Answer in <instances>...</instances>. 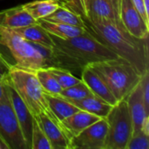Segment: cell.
<instances>
[{
  "instance_id": "cell-4",
  "label": "cell",
  "mask_w": 149,
  "mask_h": 149,
  "mask_svg": "<svg viewBox=\"0 0 149 149\" xmlns=\"http://www.w3.org/2000/svg\"><path fill=\"white\" fill-rule=\"evenodd\" d=\"M9 83L26 105L33 117L45 113L56 120L49 108L45 92L42 88L35 71L24 70L12 65L9 71Z\"/></svg>"
},
{
  "instance_id": "cell-6",
  "label": "cell",
  "mask_w": 149,
  "mask_h": 149,
  "mask_svg": "<svg viewBox=\"0 0 149 149\" xmlns=\"http://www.w3.org/2000/svg\"><path fill=\"white\" fill-rule=\"evenodd\" d=\"M105 119L108 124V131L104 149H126L134 132L127 100H119Z\"/></svg>"
},
{
  "instance_id": "cell-30",
  "label": "cell",
  "mask_w": 149,
  "mask_h": 149,
  "mask_svg": "<svg viewBox=\"0 0 149 149\" xmlns=\"http://www.w3.org/2000/svg\"><path fill=\"white\" fill-rule=\"evenodd\" d=\"M134 7L137 9V10L139 11V13L141 14V16L142 17V18L144 19V21L147 23V24L149 25V15L143 0H132Z\"/></svg>"
},
{
  "instance_id": "cell-28",
  "label": "cell",
  "mask_w": 149,
  "mask_h": 149,
  "mask_svg": "<svg viewBox=\"0 0 149 149\" xmlns=\"http://www.w3.org/2000/svg\"><path fill=\"white\" fill-rule=\"evenodd\" d=\"M142 99L147 113L149 114V71L145 72L141 77Z\"/></svg>"
},
{
  "instance_id": "cell-18",
  "label": "cell",
  "mask_w": 149,
  "mask_h": 149,
  "mask_svg": "<svg viewBox=\"0 0 149 149\" xmlns=\"http://www.w3.org/2000/svg\"><path fill=\"white\" fill-rule=\"evenodd\" d=\"M37 23L43 27L50 35L61 39H69L82 34L85 31L83 27L68 25L61 23L52 22L45 18L37 20Z\"/></svg>"
},
{
  "instance_id": "cell-32",
  "label": "cell",
  "mask_w": 149,
  "mask_h": 149,
  "mask_svg": "<svg viewBox=\"0 0 149 149\" xmlns=\"http://www.w3.org/2000/svg\"><path fill=\"white\" fill-rule=\"evenodd\" d=\"M64 3H65L66 4H68L71 8H72L75 11H77L79 14L84 13L80 0H60ZM85 14V13H84Z\"/></svg>"
},
{
  "instance_id": "cell-34",
  "label": "cell",
  "mask_w": 149,
  "mask_h": 149,
  "mask_svg": "<svg viewBox=\"0 0 149 149\" xmlns=\"http://www.w3.org/2000/svg\"><path fill=\"white\" fill-rule=\"evenodd\" d=\"M141 131L149 136V116L146 117V119L144 120L142 126H141Z\"/></svg>"
},
{
  "instance_id": "cell-13",
  "label": "cell",
  "mask_w": 149,
  "mask_h": 149,
  "mask_svg": "<svg viewBox=\"0 0 149 149\" xmlns=\"http://www.w3.org/2000/svg\"><path fill=\"white\" fill-rule=\"evenodd\" d=\"M85 15L89 19L110 22L125 29L120 17L116 14L108 0H89Z\"/></svg>"
},
{
  "instance_id": "cell-22",
  "label": "cell",
  "mask_w": 149,
  "mask_h": 149,
  "mask_svg": "<svg viewBox=\"0 0 149 149\" xmlns=\"http://www.w3.org/2000/svg\"><path fill=\"white\" fill-rule=\"evenodd\" d=\"M45 98L50 110L58 122L79 111L76 106L59 96L45 93Z\"/></svg>"
},
{
  "instance_id": "cell-12",
  "label": "cell",
  "mask_w": 149,
  "mask_h": 149,
  "mask_svg": "<svg viewBox=\"0 0 149 149\" xmlns=\"http://www.w3.org/2000/svg\"><path fill=\"white\" fill-rule=\"evenodd\" d=\"M46 135L52 149H70V143L58 122L50 116L41 113L34 117Z\"/></svg>"
},
{
  "instance_id": "cell-14",
  "label": "cell",
  "mask_w": 149,
  "mask_h": 149,
  "mask_svg": "<svg viewBox=\"0 0 149 149\" xmlns=\"http://www.w3.org/2000/svg\"><path fill=\"white\" fill-rule=\"evenodd\" d=\"M80 79L97 97L105 100L111 106H114L118 102L102 79L88 65L82 70L80 73Z\"/></svg>"
},
{
  "instance_id": "cell-26",
  "label": "cell",
  "mask_w": 149,
  "mask_h": 149,
  "mask_svg": "<svg viewBox=\"0 0 149 149\" xmlns=\"http://www.w3.org/2000/svg\"><path fill=\"white\" fill-rule=\"evenodd\" d=\"M31 149H52L46 135L39 127L36 119H33L32 134H31Z\"/></svg>"
},
{
  "instance_id": "cell-11",
  "label": "cell",
  "mask_w": 149,
  "mask_h": 149,
  "mask_svg": "<svg viewBox=\"0 0 149 149\" xmlns=\"http://www.w3.org/2000/svg\"><path fill=\"white\" fill-rule=\"evenodd\" d=\"M101 118L86 111L79 110L72 115L59 121L58 124L67 140L70 141L80 134L84 129L100 120Z\"/></svg>"
},
{
  "instance_id": "cell-8",
  "label": "cell",
  "mask_w": 149,
  "mask_h": 149,
  "mask_svg": "<svg viewBox=\"0 0 149 149\" xmlns=\"http://www.w3.org/2000/svg\"><path fill=\"white\" fill-rule=\"evenodd\" d=\"M108 131L105 118L84 129L70 141V149H104Z\"/></svg>"
},
{
  "instance_id": "cell-3",
  "label": "cell",
  "mask_w": 149,
  "mask_h": 149,
  "mask_svg": "<svg viewBox=\"0 0 149 149\" xmlns=\"http://www.w3.org/2000/svg\"><path fill=\"white\" fill-rule=\"evenodd\" d=\"M88 66L102 79L118 101L126 100L142 77L128 61L122 58L96 62Z\"/></svg>"
},
{
  "instance_id": "cell-33",
  "label": "cell",
  "mask_w": 149,
  "mask_h": 149,
  "mask_svg": "<svg viewBox=\"0 0 149 149\" xmlns=\"http://www.w3.org/2000/svg\"><path fill=\"white\" fill-rule=\"evenodd\" d=\"M109 3L112 4L114 11L120 17V0H108Z\"/></svg>"
},
{
  "instance_id": "cell-20",
  "label": "cell",
  "mask_w": 149,
  "mask_h": 149,
  "mask_svg": "<svg viewBox=\"0 0 149 149\" xmlns=\"http://www.w3.org/2000/svg\"><path fill=\"white\" fill-rule=\"evenodd\" d=\"M61 4L60 0H34L21 5L35 20H38L51 15Z\"/></svg>"
},
{
  "instance_id": "cell-9",
  "label": "cell",
  "mask_w": 149,
  "mask_h": 149,
  "mask_svg": "<svg viewBox=\"0 0 149 149\" xmlns=\"http://www.w3.org/2000/svg\"><path fill=\"white\" fill-rule=\"evenodd\" d=\"M120 17L128 33L138 38H148L149 25L134 7L132 0H120Z\"/></svg>"
},
{
  "instance_id": "cell-16",
  "label": "cell",
  "mask_w": 149,
  "mask_h": 149,
  "mask_svg": "<svg viewBox=\"0 0 149 149\" xmlns=\"http://www.w3.org/2000/svg\"><path fill=\"white\" fill-rule=\"evenodd\" d=\"M37 23L22 5L15 6L0 11V25L9 29H17Z\"/></svg>"
},
{
  "instance_id": "cell-27",
  "label": "cell",
  "mask_w": 149,
  "mask_h": 149,
  "mask_svg": "<svg viewBox=\"0 0 149 149\" xmlns=\"http://www.w3.org/2000/svg\"><path fill=\"white\" fill-rule=\"evenodd\" d=\"M149 136L142 131L134 133L126 147V149H148Z\"/></svg>"
},
{
  "instance_id": "cell-7",
  "label": "cell",
  "mask_w": 149,
  "mask_h": 149,
  "mask_svg": "<svg viewBox=\"0 0 149 149\" xmlns=\"http://www.w3.org/2000/svg\"><path fill=\"white\" fill-rule=\"evenodd\" d=\"M0 142L3 149H29L10 101L0 102Z\"/></svg>"
},
{
  "instance_id": "cell-21",
  "label": "cell",
  "mask_w": 149,
  "mask_h": 149,
  "mask_svg": "<svg viewBox=\"0 0 149 149\" xmlns=\"http://www.w3.org/2000/svg\"><path fill=\"white\" fill-rule=\"evenodd\" d=\"M45 19L52 22H57L84 28V23L81 17V14L75 11L72 8H71L64 2H62V4L59 8H58L48 17H45Z\"/></svg>"
},
{
  "instance_id": "cell-10",
  "label": "cell",
  "mask_w": 149,
  "mask_h": 149,
  "mask_svg": "<svg viewBox=\"0 0 149 149\" xmlns=\"http://www.w3.org/2000/svg\"><path fill=\"white\" fill-rule=\"evenodd\" d=\"M8 93L10 104L19 123L22 134L24 135V141L27 144L28 148L31 149V134H32V125L34 117L31 113L30 110L18 96L17 92L11 86V85L8 84Z\"/></svg>"
},
{
  "instance_id": "cell-25",
  "label": "cell",
  "mask_w": 149,
  "mask_h": 149,
  "mask_svg": "<svg viewBox=\"0 0 149 149\" xmlns=\"http://www.w3.org/2000/svg\"><path fill=\"white\" fill-rule=\"evenodd\" d=\"M93 94V93L89 87L83 81H81L72 86L62 89L61 93L56 96H59L66 100H79Z\"/></svg>"
},
{
  "instance_id": "cell-2",
  "label": "cell",
  "mask_w": 149,
  "mask_h": 149,
  "mask_svg": "<svg viewBox=\"0 0 149 149\" xmlns=\"http://www.w3.org/2000/svg\"><path fill=\"white\" fill-rule=\"evenodd\" d=\"M52 40L54 66L66 69L72 73L80 74L88 65L120 58L86 31L69 39H61L52 36Z\"/></svg>"
},
{
  "instance_id": "cell-15",
  "label": "cell",
  "mask_w": 149,
  "mask_h": 149,
  "mask_svg": "<svg viewBox=\"0 0 149 149\" xmlns=\"http://www.w3.org/2000/svg\"><path fill=\"white\" fill-rule=\"evenodd\" d=\"M126 100L128 105V108L130 111L134 133H138L141 131V126L146 119V117L149 116L147 113L143 99H142V88H141V79L140 83L134 88V90L128 94L126 98Z\"/></svg>"
},
{
  "instance_id": "cell-19",
  "label": "cell",
  "mask_w": 149,
  "mask_h": 149,
  "mask_svg": "<svg viewBox=\"0 0 149 149\" xmlns=\"http://www.w3.org/2000/svg\"><path fill=\"white\" fill-rule=\"evenodd\" d=\"M67 101L76 106L79 110L88 112L100 118H106L113 107L94 94L79 100H67Z\"/></svg>"
},
{
  "instance_id": "cell-29",
  "label": "cell",
  "mask_w": 149,
  "mask_h": 149,
  "mask_svg": "<svg viewBox=\"0 0 149 149\" xmlns=\"http://www.w3.org/2000/svg\"><path fill=\"white\" fill-rule=\"evenodd\" d=\"M12 65L7 59V58L3 55V53L0 50V79H9V71Z\"/></svg>"
},
{
  "instance_id": "cell-31",
  "label": "cell",
  "mask_w": 149,
  "mask_h": 149,
  "mask_svg": "<svg viewBox=\"0 0 149 149\" xmlns=\"http://www.w3.org/2000/svg\"><path fill=\"white\" fill-rule=\"evenodd\" d=\"M8 79H0V102L10 101L9 93H8Z\"/></svg>"
},
{
  "instance_id": "cell-23",
  "label": "cell",
  "mask_w": 149,
  "mask_h": 149,
  "mask_svg": "<svg viewBox=\"0 0 149 149\" xmlns=\"http://www.w3.org/2000/svg\"><path fill=\"white\" fill-rule=\"evenodd\" d=\"M35 73L45 93L51 95H58L61 93L63 88L60 86L54 76L46 68L38 69L35 71Z\"/></svg>"
},
{
  "instance_id": "cell-36",
  "label": "cell",
  "mask_w": 149,
  "mask_h": 149,
  "mask_svg": "<svg viewBox=\"0 0 149 149\" xmlns=\"http://www.w3.org/2000/svg\"><path fill=\"white\" fill-rule=\"evenodd\" d=\"M0 149H3V145L1 144V142H0Z\"/></svg>"
},
{
  "instance_id": "cell-17",
  "label": "cell",
  "mask_w": 149,
  "mask_h": 149,
  "mask_svg": "<svg viewBox=\"0 0 149 149\" xmlns=\"http://www.w3.org/2000/svg\"><path fill=\"white\" fill-rule=\"evenodd\" d=\"M12 30V29H11ZM24 39L47 48H52V36L38 23L13 30Z\"/></svg>"
},
{
  "instance_id": "cell-1",
  "label": "cell",
  "mask_w": 149,
  "mask_h": 149,
  "mask_svg": "<svg viewBox=\"0 0 149 149\" xmlns=\"http://www.w3.org/2000/svg\"><path fill=\"white\" fill-rule=\"evenodd\" d=\"M84 29L120 58L128 61L141 75L148 71V38H138L126 29L107 22L89 19L81 14Z\"/></svg>"
},
{
  "instance_id": "cell-35",
  "label": "cell",
  "mask_w": 149,
  "mask_h": 149,
  "mask_svg": "<svg viewBox=\"0 0 149 149\" xmlns=\"http://www.w3.org/2000/svg\"><path fill=\"white\" fill-rule=\"evenodd\" d=\"M88 2H89V0H80V3H81L82 8H83V10H84V13H86V8H87Z\"/></svg>"
},
{
  "instance_id": "cell-24",
  "label": "cell",
  "mask_w": 149,
  "mask_h": 149,
  "mask_svg": "<svg viewBox=\"0 0 149 149\" xmlns=\"http://www.w3.org/2000/svg\"><path fill=\"white\" fill-rule=\"evenodd\" d=\"M46 69L54 76V78L57 79V81L58 82V84L63 89L72 86L82 81L81 79L76 77L70 71L66 69L57 67V66H50L47 67Z\"/></svg>"
},
{
  "instance_id": "cell-5",
  "label": "cell",
  "mask_w": 149,
  "mask_h": 149,
  "mask_svg": "<svg viewBox=\"0 0 149 149\" xmlns=\"http://www.w3.org/2000/svg\"><path fill=\"white\" fill-rule=\"evenodd\" d=\"M0 50L10 63L17 67L37 71L45 68V61L33 45L13 30L0 25Z\"/></svg>"
}]
</instances>
